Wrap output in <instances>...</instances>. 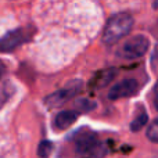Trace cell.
<instances>
[{
  "label": "cell",
  "instance_id": "obj_8",
  "mask_svg": "<svg viewBox=\"0 0 158 158\" xmlns=\"http://www.w3.org/2000/svg\"><path fill=\"white\" fill-rule=\"evenodd\" d=\"M78 115H79L78 111H61L60 114H57V117L54 119L56 128L60 129V131L69 128L78 119Z\"/></svg>",
  "mask_w": 158,
  "mask_h": 158
},
{
  "label": "cell",
  "instance_id": "obj_3",
  "mask_svg": "<svg viewBox=\"0 0 158 158\" xmlns=\"http://www.w3.org/2000/svg\"><path fill=\"white\" fill-rule=\"evenodd\" d=\"M150 46V42L146 36L143 35H137L133 38L128 39V40L123 43V46L119 50V56H122L123 58H139L142 56L146 54V52L148 50Z\"/></svg>",
  "mask_w": 158,
  "mask_h": 158
},
{
  "label": "cell",
  "instance_id": "obj_7",
  "mask_svg": "<svg viewBox=\"0 0 158 158\" xmlns=\"http://www.w3.org/2000/svg\"><path fill=\"white\" fill-rule=\"evenodd\" d=\"M115 75H117V71H114V69H103V71L97 72L92 78L90 87H93V89H101V87L107 86L115 78Z\"/></svg>",
  "mask_w": 158,
  "mask_h": 158
},
{
  "label": "cell",
  "instance_id": "obj_1",
  "mask_svg": "<svg viewBox=\"0 0 158 158\" xmlns=\"http://www.w3.org/2000/svg\"><path fill=\"white\" fill-rule=\"evenodd\" d=\"M133 17L128 13H119L112 15L107 21L103 31V42L108 46L115 44L129 35V32L133 28Z\"/></svg>",
  "mask_w": 158,
  "mask_h": 158
},
{
  "label": "cell",
  "instance_id": "obj_17",
  "mask_svg": "<svg viewBox=\"0 0 158 158\" xmlns=\"http://www.w3.org/2000/svg\"><path fill=\"white\" fill-rule=\"evenodd\" d=\"M154 7L158 8V0H156V3H154Z\"/></svg>",
  "mask_w": 158,
  "mask_h": 158
},
{
  "label": "cell",
  "instance_id": "obj_15",
  "mask_svg": "<svg viewBox=\"0 0 158 158\" xmlns=\"http://www.w3.org/2000/svg\"><path fill=\"white\" fill-rule=\"evenodd\" d=\"M154 104H156V108L158 110V96L156 94V97H154Z\"/></svg>",
  "mask_w": 158,
  "mask_h": 158
},
{
  "label": "cell",
  "instance_id": "obj_16",
  "mask_svg": "<svg viewBox=\"0 0 158 158\" xmlns=\"http://www.w3.org/2000/svg\"><path fill=\"white\" fill-rule=\"evenodd\" d=\"M154 94L158 96V82H157V85H156V89H154Z\"/></svg>",
  "mask_w": 158,
  "mask_h": 158
},
{
  "label": "cell",
  "instance_id": "obj_11",
  "mask_svg": "<svg viewBox=\"0 0 158 158\" xmlns=\"http://www.w3.org/2000/svg\"><path fill=\"white\" fill-rule=\"evenodd\" d=\"M52 151H53V143L52 142H49V140L40 142V144H39V147H38L39 157H49L50 154H52Z\"/></svg>",
  "mask_w": 158,
  "mask_h": 158
},
{
  "label": "cell",
  "instance_id": "obj_5",
  "mask_svg": "<svg viewBox=\"0 0 158 158\" xmlns=\"http://www.w3.org/2000/svg\"><path fill=\"white\" fill-rule=\"evenodd\" d=\"M81 87H82V83L79 81L71 82L67 87H64V89L58 90V92L50 94L49 97H46L44 101H46V104L49 107H60V106H63L65 101H68L69 98L74 97L79 90H81Z\"/></svg>",
  "mask_w": 158,
  "mask_h": 158
},
{
  "label": "cell",
  "instance_id": "obj_6",
  "mask_svg": "<svg viewBox=\"0 0 158 158\" xmlns=\"http://www.w3.org/2000/svg\"><path fill=\"white\" fill-rule=\"evenodd\" d=\"M137 89H139V83L136 79H123L110 89L108 98L110 100H119L123 97H131L137 92Z\"/></svg>",
  "mask_w": 158,
  "mask_h": 158
},
{
  "label": "cell",
  "instance_id": "obj_10",
  "mask_svg": "<svg viewBox=\"0 0 158 158\" xmlns=\"http://www.w3.org/2000/svg\"><path fill=\"white\" fill-rule=\"evenodd\" d=\"M147 137H148V140H150V142L158 143V118H157V119H154L153 122L148 125Z\"/></svg>",
  "mask_w": 158,
  "mask_h": 158
},
{
  "label": "cell",
  "instance_id": "obj_9",
  "mask_svg": "<svg viewBox=\"0 0 158 158\" xmlns=\"http://www.w3.org/2000/svg\"><path fill=\"white\" fill-rule=\"evenodd\" d=\"M147 122H148L147 114H146V112H142V114L137 115V117L133 119V122L131 123V129L133 132H137V131H140L144 125H147Z\"/></svg>",
  "mask_w": 158,
  "mask_h": 158
},
{
  "label": "cell",
  "instance_id": "obj_12",
  "mask_svg": "<svg viewBox=\"0 0 158 158\" xmlns=\"http://www.w3.org/2000/svg\"><path fill=\"white\" fill-rule=\"evenodd\" d=\"M11 94V86H8L7 83L0 85V107L7 101V98Z\"/></svg>",
  "mask_w": 158,
  "mask_h": 158
},
{
  "label": "cell",
  "instance_id": "obj_2",
  "mask_svg": "<svg viewBox=\"0 0 158 158\" xmlns=\"http://www.w3.org/2000/svg\"><path fill=\"white\" fill-rule=\"evenodd\" d=\"M75 148L82 156H103L104 154L97 135L90 131H81L75 136Z\"/></svg>",
  "mask_w": 158,
  "mask_h": 158
},
{
  "label": "cell",
  "instance_id": "obj_14",
  "mask_svg": "<svg viewBox=\"0 0 158 158\" xmlns=\"http://www.w3.org/2000/svg\"><path fill=\"white\" fill-rule=\"evenodd\" d=\"M3 75H4V64L0 61V79H2Z\"/></svg>",
  "mask_w": 158,
  "mask_h": 158
},
{
  "label": "cell",
  "instance_id": "obj_13",
  "mask_svg": "<svg viewBox=\"0 0 158 158\" xmlns=\"http://www.w3.org/2000/svg\"><path fill=\"white\" fill-rule=\"evenodd\" d=\"M77 107L81 110V111L87 112V111H92V110L96 107V104L90 100H79L77 103Z\"/></svg>",
  "mask_w": 158,
  "mask_h": 158
},
{
  "label": "cell",
  "instance_id": "obj_4",
  "mask_svg": "<svg viewBox=\"0 0 158 158\" xmlns=\"http://www.w3.org/2000/svg\"><path fill=\"white\" fill-rule=\"evenodd\" d=\"M31 33L27 29H14L11 32L6 33L2 39H0V53H8L15 50L18 46L29 40Z\"/></svg>",
  "mask_w": 158,
  "mask_h": 158
}]
</instances>
